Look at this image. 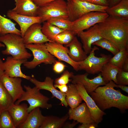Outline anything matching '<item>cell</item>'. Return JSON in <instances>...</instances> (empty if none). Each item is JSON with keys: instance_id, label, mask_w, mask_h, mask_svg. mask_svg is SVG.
<instances>
[{"instance_id": "cell-1", "label": "cell", "mask_w": 128, "mask_h": 128, "mask_svg": "<svg viewBox=\"0 0 128 128\" xmlns=\"http://www.w3.org/2000/svg\"><path fill=\"white\" fill-rule=\"evenodd\" d=\"M98 24L103 38L111 42L119 50L128 49V19L109 15Z\"/></svg>"}, {"instance_id": "cell-2", "label": "cell", "mask_w": 128, "mask_h": 128, "mask_svg": "<svg viewBox=\"0 0 128 128\" xmlns=\"http://www.w3.org/2000/svg\"><path fill=\"white\" fill-rule=\"evenodd\" d=\"M114 82L110 81L104 86L98 87L90 94L101 110L114 107L124 112L128 109V96L115 90Z\"/></svg>"}, {"instance_id": "cell-3", "label": "cell", "mask_w": 128, "mask_h": 128, "mask_svg": "<svg viewBox=\"0 0 128 128\" xmlns=\"http://www.w3.org/2000/svg\"><path fill=\"white\" fill-rule=\"evenodd\" d=\"M0 41L6 46L1 51L3 55H10L17 59H27L32 56L27 51L21 36L8 34L0 36Z\"/></svg>"}, {"instance_id": "cell-4", "label": "cell", "mask_w": 128, "mask_h": 128, "mask_svg": "<svg viewBox=\"0 0 128 128\" xmlns=\"http://www.w3.org/2000/svg\"><path fill=\"white\" fill-rule=\"evenodd\" d=\"M24 87L25 91L14 103L19 104L23 101H27L29 105L27 108L28 113L38 107L47 109L52 107V104L48 102L50 98L41 93L40 90L36 87L32 88L29 86L25 85Z\"/></svg>"}, {"instance_id": "cell-5", "label": "cell", "mask_w": 128, "mask_h": 128, "mask_svg": "<svg viewBox=\"0 0 128 128\" xmlns=\"http://www.w3.org/2000/svg\"><path fill=\"white\" fill-rule=\"evenodd\" d=\"M25 47L31 50L33 56L32 60L27 61L23 64L27 69H34L43 63L45 64H51L56 60L55 57L48 51L45 43L26 44Z\"/></svg>"}, {"instance_id": "cell-6", "label": "cell", "mask_w": 128, "mask_h": 128, "mask_svg": "<svg viewBox=\"0 0 128 128\" xmlns=\"http://www.w3.org/2000/svg\"><path fill=\"white\" fill-rule=\"evenodd\" d=\"M68 19L73 21L82 15L93 11L105 12L108 6L94 4L78 0L67 1Z\"/></svg>"}, {"instance_id": "cell-7", "label": "cell", "mask_w": 128, "mask_h": 128, "mask_svg": "<svg viewBox=\"0 0 128 128\" xmlns=\"http://www.w3.org/2000/svg\"><path fill=\"white\" fill-rule=\"evenodd\" d=\"M37 16L41 18V23L54 18H68L67 2L56 0L40 7Z\"/></svg>"}, {"instance_id": "cell-8", "label": "cell", "mask_w": 128, "mask_h": 128, "mask_svg": "<svg viewBox=\"0 0 128 128\" xmlns=\"http://www.w3.org/2000/svg\"><path fill=\"white\" fill-rule=\"evenodd\" d=\"M99 49L97 46H94L86 58L79 62V70H84L88 74L93 75L101 72L104 65L109 62L112 56L110 55L101 54L100 57H96L95 51Z\"/></svg>"}, {"instance_id": "cell-9", "label": "cell", "mask_w": 128, "mask_h": 128, "mask_svg": "<svg viewBox=\"0 0 128 128\" xmlns=\"http://www.w3.org/2000/svg\"><path fill=\"white\" fill-rule=\"evenodd\" d=\"M109 16L105 12L93 11L86 14L73 21L72 31L76 35L103 22Z\"/></svg>"}, {"instance_id": "cell-10", "label": "cell", "mask_w": 128, "mask_h": 128, "mask_svg": "<svg viewBox=\"0 0 128 128\" xmlns=\"http://www.w3.org/2000/svg\"><path fill=\"white\" fill-rule=\"evenodd\" d=\"M45 44L49 52L59 60L67 63L77 71L79 70V62L74 61L70 58L67 47L55 41L48 42L45 43Z\"/></svg>"}, {"instance_id": "cell-11", "label": "cell", "mask_w": 128, "mask_h": 128, "mask_svg": "<svg viewBox=\"0 0 128 128\" xmlns=\"http://www.w3.org/2000/svg\"><path fill=\"white\" fill-rule=\"evenodd\" d=\"M75 84L82 100L85 101L88 108L93 119L98 124L102 121L103 116L106 114V113L98 107L82 84Z\"/></svg>"}, {"instance_id": "cell-12", "label": "cell", "mask_w": 128, "mask_h": 128, "mask_svg": "<svg viewBox=\"0 0 128 128\" xmlns=\"http://www.w3.org/2000/svg\"><path fill=\"white\" fill-rule=\"evenodd\" d=\"M29 80L39 90H44L50 92L52 94V98L55 97L60 101L59 105L67 107L68 105L65 100L66 93L57 90L53 85L54 80L49 76L46 77L44 81L41 82L36 79L33 75Z\"/></svg>"}, {"instance_id": "cell-13", "label": "cell", "mask_w": 128, "mask_h": 128, "mask_svg": "<svg viewBox=\"0 0 128 128\" xmlns=\"http://www.w3.org/2000/svg\"><path fill=\"white\" fill-rule=\"evenodd\" d=\"M0 81L11 96L14 103L25 92L21 85V78L10 77L4 74L0 78Z\"/></svg>"}, {"instance_id": "cell-14", "label": "cell", "mask_w": 128, "mask_h": 128, "mask_svg": "<svg viewBox=\"0 0 128 128\" xmlns=\"http://www.w3.org/2000/svg\"><path fill=\"white\" fill-rule=\"evenodd\" d=\"M77 35L80 38L82 48L87 54L91 51L92 44L103 38L100 33L98 24L85 31L78 32Z\"/></svg>"}, {"instance_id": "cell-15", "label": "cell", "mask_w": 128, "mask_h": 128, "mask_svg": "<svg viewBox=\"0 0 128 128\" xmlns=\"http://www.w3.org/2000/svg\"><path fill=\"white\" fill-rule=\"evenodd\" d=\"M27 59H17L11 56L7 57L3 62L4 74L10 77H20L29 80L31 77L25 75L22 72L21 66Z\"/></svg>"}, {"instance_id": "cell-16", "label": "cell", "mask_w": 128, "mask_h": 128, "mask_svg": "<svg viewBox=\"0 0 128 128\" xmlns=\"http://www.w3.org/2000/svg\"><path fill=\"white\" fill-rule=\"evenodd\" d=\"M88 75L87 73L83 74L74 75L72 78L71 82L74 84H82L88 94L94 91L99 86L106 84L103 81L101 74L92 79L88 78Z\"/></svg>"}, {"instance_id": "cell-17", "label": "cell", "mask_w": 128, "mask_h": 128, "mask_svg": "<svg viewBox=\"0 0 128 128\" xmlns=\"http://www.w3.org/2000/svg\"><path fill=\"white\" fill-rule=\"evenodd\" d=\"M41 23H36L31 26L27 30L23 37L24 44L45 43L50 42L43 33Z\"/></svg>"}, {"instance_id": "cell-18", "label": "cell", "mask_w": 128, "mask_h": 128, "mask_svg": "<svg viewBox=\"0 0 128 128\" xmlns=\"http://www.w3.org/2000/svg\"><path fill=\"white\" fill-rule=\"evenodd\" d=\"M7 17L16 21L20 27L21 36L23 37L27 29L32 25L36 23H41V18L38 16H29L18 14L12 10L7 13Z\"/></svg>"}, {"instance_id": "cell-19", "label": "cell", "mask_w": 128, "mask_h": 128, "mask_svg": "<svg viewBox=\"0 0 128 128\" xmlns=\"http://www.w3.org/2000/svg\"><path fill=\"white\" fill-rule=\"evenodd\" d=\"M68 113L70 120L73 119L82 124L95 122L85 102L74 109L70 108Z\"/></svg>"}, {"instance_id": "cell-20", "label": "cell", "mask_w": 128, "mask_h": 128, "mask_svg": "<svg viewBox=\"0 0 128 128\" xmlns=\"http://www.w3.org/2000/svg\"><path fill=\"white\" fill-rule=\"evenodd\" d=\"M28 106L26 103L12 104L7 110L16 128H18L25 120L29 113L27 111Z\"/></svg>"}, {"instance_id": "cell-21", "label": "cell", "mask_w": 128, "mask_h": 128, "mask_svg": "<svg viewBox=\"0 0 128 128\" xmlns=\"http://www.w3.org/2000/svg\"><path fill=\"white\" fill-rule=\"evenodd\" d=\"M15 7L12 10L16 13L29 16H37L39 7L32 0H14Z\"/></svg>"}, {"instance_id": "cell-22", "label": "cell", "mask_w": 128, "mask_h": 128, "mask_svg": "<svg viewBox=\"0 0 128 128\" xmlns=\"http://www.w3.org/2000/svg\"><path fill=\"white\" fill-rule=\"evenodd\" d=\"M40 108H36L29 113L25 121L19 128H40L45 116L42 114Z\"/></svg>"}, {"instance_id": "cell-23", "label": "cell", "mask_w": 128, "mask_h": 128, "mask_svg": "<svg viewBox=\"0 0 128 128\" xmlns=\"http://www.w3.org/2000/svg\"><path fill=\"white\" fill-rule=\"evenodd\" d=\"M69 49V55L73 61L77 62L84 60L87 56L81 43L76 36L72 41L66 45Z\"/></svg>"}, {"instance_id": "cell-24", "label": "cell", "mask_w": 128, "mask_h": 128, "mask_svg": "<svg viewBox=\"0 0 128 128\" xmlns=\"http://www.w3.org/2000/svg\"><path fill=\"white\" fill-rule=\"evenodd\" d=\"M105 12L109 15L128 19V0H122L115 5L108 8Z\"/></svg>"}, {"instance_id": "cell-25", "label": "cell", "mask_w": 128, "mask_h": 128, "mask_svg": "<svg viewBox=\"0 0 128 128\" xmlns=\"http://www.w3.org/2000/svg\"><path fill=\"white\" fill-rule=\"evenodd\" d=\"M68 86V89L66 93L65 100L68 105L73 109L79 105L82 100L75 84L72 83Z\"/></svg>"}, {"instance_id": "cell-26", "label": "cell", "mask_w": 128, "mask_h": 128, "mask_svg": "<svg viewBox=\"0 0 128 128\" xmlns=\"http://www.w3.org/2000/svg\"><path fill=\"white\" fill-rule=\"evenodd\" d=\"M118 67L108 62L103 66L101 74L104 82L106 83L112 81L117 84L116 76L120 69Z\"/></svg>"}, {"instance_id": "cell-27", "label": "cell", "mask_w": 128, "mask_h": 128, "mask_svg": "<svg viewBox=\"0 0 128 128\" xmlns=\"http://www.w3.org/2000/svg\"><path fill=\"white\" fill-rule=\"evenodd\" d=\"M68 113L61 117L53 115L45 116L40 128H61L69 118Z\"/></svg>"}, {"instance_id": "cell-28", "label": "cell", "mask_w": 128, "mask_h": 128, "mask_svg": "<svg viewBox=\"0 0 128 128\" xmlns=\"http://www.w3.org/2000/svg\"><path fill=\"white\" fill-rule=\"evenodd\" d=\"M16 24L10 19L0 14V36L9 33L15 34L21 36L20 30L15 27Z\"/></svg>"}, {"instance_id": "cell-29", "label": "cell", "mask_w": 128, "mask_h": 128, "mask_svg": "<svg viewBox=\"0 0 128 128\" xmlns=\"http://www.w3.org/2000/svg\"><path fill=\"white\" fill-rule=\"evenodd\" d=\"M41 30L43 33L50 42L54 41L56 36L65 30L51 24L47 21L43 22Z\"/></svg>"}, {"instance_id": "cell-30", "label": "cell", "mask_w": 128, "mask_h": 128, "mask_svg": "<svg viewBox=\"0 0 128 128\" xmlns=\"http://www.w3.org/2000/svg\"><path fill=\"white\" fill-rule=\"evenodd\" d=\"M14 103L11 96L0 81V115Z\"/></svg>"}, {"instance_id": "cell-31", "label": "cell", "mask_w": 128, "mask_h": 128, "mask_svg": "<svg viewBox=\"0 0 128 128\" xmlns=\"http://www.w3.org/2000/svg\"><path fill=\"white\" fill-rule=\"evenodd\" d=\"M114 55L110 59L109 62L122 69L124 63L128 58V49H123L120 50Z\"/></svg>"}, {"instance_id": "cell-32", "label": "cell", "mask_w": 128, "mask_h": 128, "mask_svg": "<svg viewBox=\"0 0 128 128\" xmlns=\"http://www.w3.org/2000/svg\"><path fill=\"white\" fill-rule=\"evenodd\" d=\"M47 21L61 29L72 31L73 22L68 18L56 17L51 18Z\"/></svg>"}, {"instance_id": "cell-33", "label": "cell", "mask_w": 128, "mask_h": 128, "mask_svg": "<svg viewBox=\"0 0 128 128\" xmlns=\"http://www.w3.org/2000/svg\"><path fill=\"white\" fill-rule=\"evenodd\" d=\"M92 45H95L105 49L110 52L114 55L119 51L120 50L113 43L109 40L102 38L93 43Z\"/></svg>"}, {"instance_id": "cell-34", "label": "cell", "mask_w": 128, "mask_h": 128, "mask_svg": "<svg viewBox=\"0 0 128 128\" xmlns=\"http://www.w3.org/2000/svg\"><path fill=\"white\" fill-rule=\"evenodd\" d=\"M75 36L72 31L64 30L56 36L54 41L66 45L72 41Z\"/></svg>"}, {"instance_id": "cell-35", "label": "cell", "mask_w": 128, "mask_h": 128, "mask_svg": "<svg viewBox=\"0 0 128 128\" xmlns=\"http://www.w3.org/2000/svg\"><path fill=\"white\" fill-rule=\"evenodd\" d=\"M0 128H16L7 110L2 112L0 115Z\"/></svg>"}, {"instance_id": "cell-36", "label": "cell", "mask_w": 128, "mask_h": 128, "mask_svg": "<svg viewBox=\"0 0 128 128\" xmlns=\"http://www.w3.org/2000/svg\"><path fill=\"white\" fill-rule=\"evenodd\" d=\"M74 75V73L72 72H69L67 70L64 71L61 76L56 78L54 82L55 84L62 85L67 84L69 82H71L72 78Z\"/></svg>"}, {"instance_id": "cell-37", "label": "cell", "mask_w": 128, "mask_h": 128, "mask_svg": "<svg viewBox=\"0 0 128 128\" xmlns=\"http://www.w3.org/2000/svg\"><path fill=\"white\" fill-rule=\"evenodd\" d=\"M117 84L128 85V72H125L121 69L116 76Z\"/></svg>"}, {"instance_id": "cell-38", "label": "cell", "mask_w": 128, "mask_h": 128, "mask_svg": "<svg viewBox=\"0 0 128 128\" xmlns=\"http://www.w3.org/2000/svg\"><path fill=\"white\" fill-rule=\"evenodd\" d=\"M53 69L56 73L59 74L64 71L66 66L59 60L55 61L53 64Z\"/></svg>"}, {"instance_id": "cell-39", "label": "cell", "mask_w": 128, "mask_h": 128, "mask_svg": "<svg viewBox=\"0 0 128 128\" xmlns=\"http://www.w3.org/2000/svg\"><path fill=\"white\" fill-rule=\"evenodd\" d=\"M91 3L105 6H109L107 0H78Z\"/></svg>"}, {"instance_id": "cell-40", "label": "cell", "mask_w": 128, "mask_h": 128, "mask_svg": "<svg viewBox=\"0 0 128 128\" xmlns=\"http://www.w3.org/2000/svg\"><path fill=\"white\" fill-rule=\"evenodd\" d=\"M37 6L41 7L56 0H32ZM68 1L69 0H65Z\"/></svg>"}, {"instance_id": "cell-41", "label": "cell", "mask_w": 128, "mask_h": 128, "mask_svg": "<svg viewBox=\"0 0 128 128\" xmlns=\"http://www.w3.org/2000/svg\"><path fill=\"white\" fill-rule=\"evenodd\" d=\"M98 124L95 122L86 124H82L78 126V128H95L98 127Z\"/></svg>"}, {"instance_id": "cell-42", "label": "cell", "mask_w": 128, "mask_h": 128, "mask_svg": "<svg viewBox=\"0 0 128 128\" xmlns=\"http://www.w3.org/2000/svg\"><path fill=\"white\" fill-rule=\"evenodd\" d=\"M54 86L55 88H58L60 92L63 93H66L68 90V86L67 84L58 85L55 84Z\"/></svg>"}, {"instance_id": "cell-43", "label": "cell", "mask_w": 128, "mask_h": 128, "mask_svg": "<svg viewBox=\"0 0 128 128\" xmlns=\"http://www.w3.org/2000/svg\"><path fill=\"white\" fill-rule=\"evenodd\" d=\"M78 123H79V122L75 120H74L71 123L69 122H66L63 125L62 128H73Z\"/></svg>"}, {"instance_id": "cell-44", "label": "cell", "mask_w": 128, "mask_h": 128, "mask_svg": "<svg viewBox=\"0 0 128 128\" xmlns=\"http://www.w3.org/2000/svg\"><path fill=\"white\" fill-rule=\"evenodd\" d=\"M113 86L114 87L119 88L123 91L128 93V86L125 85L115 84L114 82V83Z\"/></svg>"}, {"instance_id": "cell-45", "label": "cell", "mask_w": 128, "mask_h": 128, "mask_svg": "<svg viewBox=\"0 0 128 128\" xmlns=\"http://www.w3.org/2000/svg\"><path fill=\"white\" fill-rule=\"evenodd\" d=\"M122 0H108L109 7H110L117 4Z\"/></svg>"}, {"instance_id": "cell-46", "label": "cell", "mask_w": 128, "mask_h": 128, "mask_svg": "<svg viewBox=\"0 0 128 128\" xmlns=\"http://www.w3.org/2000/svg\"><path fill=\"white\" fill-rule=\"evenodd\" d=\"M3 62L0 57V78L4 74Z\"/></svg>"}, {"instance_id": "cell-47", "label": "cell", "mask_w": 128, "mask_h": 128, "mask_svg": "<svg viewBox=\"0 0 128 128\" xmlns=\"http://www.w3.org/2000/svg\"><path fill=\"white\" fill-rule=\"evenodd\" d=\"M121 69L125 71L128 72V58L124 63Z\"/></svg>"}, {"instance_id": "cell-48", "label": "cell", "mask_w": 128, "mask_h": 128, "mask_svg": "<svg viewBox=\"0 0 128 128\" xmlns=\"http://www.w3.org/2000/svg\"><path fill=\"white\" fill-rule=\"evenodd\" d=\"M5 46V45L0 41V48L1 47H4Z\"/></svg>"}, {"instance_id": "cell-49", "label": "cell", "mask_w": 128, "mask_h": 128, "mask_svg": "<svg viewBox=\"0 0 128 128\" xmlns=\"http://www.w3.org/2000/svg\"></svg>"}]
</instances>
